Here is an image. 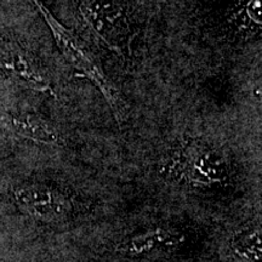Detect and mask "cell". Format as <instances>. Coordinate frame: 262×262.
Instances as JSON below:
<instances>
[{"mask_svg": "<svg viewBox=\"0 0 262 262\" xmlns=\"http://www.w3.org/2000/svg\"><path fill=\"white\" fill-rule=\"evenodd\" d=\"M33 3L47 22L52 37L56 41L57 48L60 49L63 57L70 62L74 70L80 72L85 78L93 81L95 86L103 95L104 100L107 101L108 106L113 112L114 119L122 124L126 117L125 102L113 81L107 77L106 72L94 52L91 51V49L74 32L60 24L55 18V16L49 11L47 6L42 4L41 0H33Z\"/></svg>", "mask_w": 262, "mask_h": 262, "instance_id": "6da1fadb", "label": "cell"}, {"mask_svg": "<svg viewBox=\"0 0 262 262\" xmlns=\"http://www.w3.org/2000/svg\"><path fill=\"white\" fill-rule=\"evenodd\" d=\"M81 18L111 51L125 58L130 54L131 29L123 9L111 0H81Z\"/></svg>", "mask_w": 262, "mask_h": 262, "instance_id": "7a4b0ae2", "label": "cell"}, {"mask_svg": "<svg viewBox=\"0 0 262 262\" xmlns=\"http://www.w3.org/2000/svg\"><path fill=\"white\" fill-rule=\"evenodd\" d=\"M0 70L22 86L55 96L49 78L17 42L0 38Z\"/></svg>", "mask_w": 262, "mask_h": 262, "instance_id": "3957f363", "label": "cell"}, {"mask_svg": "<svg viewBox=\"0 0 262 262\" xmlns=\"http://www.w3.org/2000/svg\"><path fill=\"white\" fill-rule=\"evenodd\" d=\"M0 127L19 137L44 145H57L62 140L56 126L44 118L31 113L0 111Z\"/></svg>", "mask_w": 262, "mask_h": 262, "instance_id": "277c9868", "label": "cell"}, {"mask_svg": "<svg viewBox=\"0 0 262 262\" xmlns=\"http://www.w3.org/2000/svg\"><path fill=\"white\" fill-rule=\"evenodd\" d=\"M188 176L198 182H215L222 178L225 163L217 149L201 141H192L182 150Z\"/></svg>", "mask_w": 262, "mask_h": 262, "instance_id": "5b68a950", "label": "cell"}, {"mask_svg": "<svg viewBox=\"0 0 262 262\" xmlns=\"http://www.w3.org/2000/svg\"><path fill=\"white\" fill-rule=\"evenodd\" d=\"M22 209L31 215L48 216L63 209V201L56 193L44 186H28L19 188L15 193Z\"/></svg>", "mask_w": 262, "mask_h": 262, "instance_id": "8992f818", "label": "cell"}, {"mask_svg": "<svg viewBox=\"0 0 262 262\" xmlns=\"http://www.w3.org/2000/svg\"><path fill=\"white\" fill-rule=\"evenodd\" d=\"M242 24L245 28H261L262 26V0H248L242 9Z\"/></svg>", "mask_w": 262, "mask_h": 262, "instance_id": "52a82bcc", "label": "cell"}]
</instances>
